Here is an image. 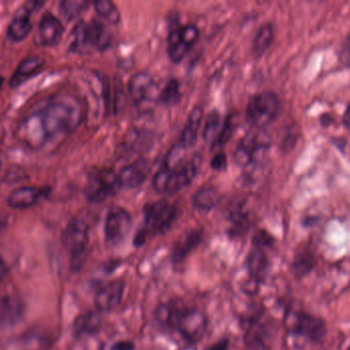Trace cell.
Instances as JSON below:
<instances>
[{
	"label": "cell",
	"instance_id": "30bf717a",
	"mask_svg": "<svg viewBox=\"0 0 350 350\" xmlns=\"http://www.w3.org/2000/svg\"><path fill=\"white\" fill-rule=\"evenodd\" d=\"M131 229V217L126 210L114 207L108 212L105 223L107 242L110 245L120 244Z\"/></svg>",
	"mask_w": 350,
	"mask_h": 350
},
{
	"label": "cell",
	"instance_id": "9a60e30c",
	"mask_svg": "<svg viewBox=\"0 0 350 350\" xmlns=\"http://www.w3.org/2000/svg\"><path fill=\"white\" fill-rule=\"evenodd\" d=\"M124 293V283L113 281L105 284L96 292L94 304L98 312H108L120 305Z\"/></svg>",
	"mask_w": 350,
	"mask_h": 350
},
{
	"label": "cell",
	"instance_id": "8992f818",
	"mask_svg": "<svg viewBox=\"0 0 350 350\" xmlns=\"http://www.w3.org/2000/svg\"><path fill=\"white\" fill-rule=\"evenodd\" d=\"M279 110L280 101L277 95L271 92H258L247 105V123L256 129H263L277 117Z\"/></svg>",
	"mask_w": 350,
	"mask_h": 350
},
{
	"label": "cell",
	"instance_id": "2e32d148",
	"mask_svg": "<svg viewBox=\"0 0 350 350\" xmlns=\"http://www.w3.org/2000/svg\"><path fill=\"white\" fill-rule=\"evenodd\" d=\"M269 325L260 320H250L247 324L245 343L250 350H269L273 334Z\"/></svg>",
	"mask_w": 350,
	"mask_h": 350
},
{
	"label": "cell",
	"instance_id": "603a6c76",
	"mask_svg": "<svg viewBox=\"0 0 350 350\" xmlns=\"http://www.w3.org/2000/svg\"><path fill=\"white\" fill-rule=\"evenodd\" d=\"M23 303L14 296L0 300V325H12L18 322L23 314Z\"/></svg>",
	"mask_w": 350,
	"mask_h": 350
},
{
	"label": "cell",
	"instance_id": "d4e9b609",
	"mask_svg": "<svg viewBox=\"0 0 350 350\" xmlns=\"http://www.w3.org/2000/svg\"><path fill=\"white\" fill-rule=\"evenodd\" d=\"M219 199L217 189L211 185L201 187L193 197V203L197 209L202 211H209L215 207Z\"/></svg>",
	"mask_w": 350,
	"mask_h": 350
},
{
	"label": "cell",
	"instance_id": "cb8c5ba5",
	"mask_svg": "<svg viewBox=\"0 0 350 350\" xmlns=\"http://www.w3.org/2000/svg\"><path fill=\"white\" fill-rule=\"evenodd\" d=\"M201 232H191L181 236L180 240L175 244L172 259L174 262H181L185 260V257L195 250L202 240Z\"/></svg>",
	"mask_w": 350,
	"mask_h": 350
},
{
	"label": "cell",
	"instance_id": "ba28073f",
	"mask_svg": "<svg viewBox=\"0 0 350 350\" xmlns=\"http://www.w3.org/2000/svg\"><path fill=\"white\" fill-rule=\"evenodd\" d=\"M269 147V137L261 132H253L241 140L234 153V162L238 166L246 168L259 162Z\"/></svg>",
	"mask_w": 350,
	"mask_h": 350
},
{
	"label": "cell",
	"instance_id": "d6a6232c",
	"mask_svg": "<svg viewBox=\"0 0 350 350\" xmlns=\"http://www.w3.org/2000/svg\"><path fill=\"white\" fill-rule=\"evenodd\" d=\"M178 32L181 40L189 49H191L199 38V29L195 25L189 24L180 27L178 28Z\"/></svg>",
	"mask_w": 350,
	"mask_h": 350
},
{
	"label": "cell",
	"instance_id": "d590c367",
	"mask_svg": "<svg viewBox=\"0 0 350 350\" xmlns=\"http://www.w3.org/2000/svg\"><path fill=\"white\" fill-rule=\"evenodd\" d=\"M340 60L345 65L350 66V32L345 38L342 49H341Z\"/></svg>",
	"mask_w": 350,
	"mask_h": 350
},
{
	"label": "cell",
	"instance_id": "4316f807",
	"mask_svg": "<svg viewBox=\"0 0 350 350\" xmlns=\"http://www.w3.org/2000/svg\"><path fill=\"white\" fill-rule=\"evenodd\" d=\"M189 51V47L183 42L179 36L178 28L175 29L168 37L167 51L170 60L175 62H180Z\"/></svg>",
	"mask_w": 350,
	"mask_h": 350
},
{
	"label": "cell",
	"instance_id": "e0dca14e",
	"mask_svg": "<svg viewBox=\"0 0 350 350\" xmlns=\"http://www.w3.org/2000/svg\"><path fill=\"white\" fill-rule=\"evenodd\" d=\"M150 172L151 166L147 160H137L120 171L118 174L119 187L122 189L137 188L147 180Z\"/></svg>",
	"mask_w": 350,
	"mask_h": 350
},
{
	"label": "cell",
	"instance_id": "d6986e66",
	"mask_svg": "<svg viewBox=\"0 0 350 350\" xmlns=\"http://www.w3.org/2000/svg\"><path fill=\"white\" fill-rule=\"evenodd\" d=\"M246 267L249 277L255 285L262 283L269 271V260L267 250L253 247L247 256Z\"/></svg>",
	"mask_w": 350,
	"mask_h": 350
},
{
	"label": "cell",
	"instance_id": "8fae6325",
	"mask_svg": "<svg viewBox=\"0 0 350 350\" xmlns=\"http://www.w3.org/2000/svg\"><path fill=\"white\" fill-rule=\"evenodd\" d=\"M290 331L295 336L318 342L324 338L327 329L326 324L322 318L312 316V314L299 312L294 316L291 326H290Z\"/></svg>",
	"mask_w": 350,
	"mask_h": 350
},
{
	"label": "cell",
	"instance_id": "52a82bcc",
	"mask_svg": "<svg viewBox=\"0 0 350 350\" xmlns=\"http://www.w3.org/2000/svg\"><path fill=\"white\" fill-rule=\"evenodd\" d=\"M120 189L118 175L111 170L94 171L88 177L85 185L86 197L92 203H103Z\"/></svg>",
	"mask_w": 350,
	"mask_h": 350
},
{
	"label": "cell",
	"instance_id": "5b68a950",
	"mask_svg": "<svg viewBox=\"0 0 350 350\" xmlns=\"http://www.w3.org/2000/svg\"><path fill=\"white\" fill-rule=\"evenodd\" d=\"M64 247L71 258V267L74 271L81 268L86 258L90 236L85 222L79 219L72 220L68 223L62 236Z\"/></svg>",
	"mask_w": 350,
	"mask_h": 350
},
{
	"label": "cell",
	"instance_id": "f1b7e54d",
	"mask_svg": "<svg viewBox=\"0 0 350 350\" xmlns=\"http://www.w3.org/2000/svg\"><path fill=\"white\" fill-rule=\"evenodd\" d=\"M221 119L217 111H212L206 119L203 129V138L206 142H215L221 131Z\"/></svg>",
	"mask_w": 350,
	"mask_h": 350
},
{
	"label": "cell",
	"instance_id": "44dd1931",
	"mask_svg": "<svg viewBox=\"0 0 350 350\" xmlns=\"http://www.w3.org/2000/svg\"><path fill=\"white\" fill-rule=\"evenodd\" d=\"M203 109L201 107H195L189 113L187 118V125L181 133L179 144L185 149L191 147L197 142L198 131L201 127L202 119H203Z\"/></svg>",
	"mask_w": 350,
	"mask_h": 350
},
{
	"label": "cell",
	"instance_id": "4dcf8cb0",
	"mask_svg": "<svg viewBox=\"0 0 350 350\" xmlns=\"http://www.w3.org/2000/svg\"><path fill=\"white\" fill-rule=\"evenodd\" d=\"M181 92L180 86H179L178 82L176 79H172L165 88H163L161 92H160L159 99H161L162 102L165 105L177 104L180 101Z\"/></svg>",
	"mask_w": 350,
	"mask_h": 350
},
{
	"label": "cell",
	"instance_id": "7402d4cb",
	"mask_svg": "<svg viewBox=\"0 0 350 350\" xmlns=\"http://www.w3.org/2000/svg\"><path fill=\"white\" fill-rule=\"evenodd\" d=\"M102 326V318L94 312H85L74 322V333L77 336H92L98 332Z\"/></svg>",
	"mask_w": 350,
	"mask_h": 350
},
{
	"label": "cell",
	"instance_id": "e575fe53",
	"mask_svg": "<svg viewBox=\"0 0 350 350\" xmlns=\"http://www.w3.org/2000/svg\"><path fill=\"white\" fill-rule=\"evenodd\" d=\"M273 238H271V234H267L265 230H259L253 238V247H257V248L267 250L273 246Z\"/></svg>",
	"mask_w": 350,
	"mask_h": 350
},
{
	"label": "cell",
	"instance_id": "f35d334b",
	"mask_svg": "<svg viewBox=\"0 0 350 350\" xmlns=\"http://www.w3.org/2000/svg\"><path fill=\"white\" fill-rule=\"evenodd\" d=\"M228 347H230V342H228V339H221L214 345H210L205 350H228Z\"/></svg>",
	"mask_w": 350,
	"mask_h": 350
},
{
	"label": "cell",
	"instance_id": "9c48e42d",
	"mask_svg": "<svg viewBox=\"0 0 350 350\" xmlns=\"http://www.w3.org/2000/svg\"><path fill=\"white\" fill-rule=\"evenodd\" d=\"M129 92L133 102L143 111L150 110L160 97L155 80L145 72H139L131 78Z\"/></svg>",
	"mask_w": 350,
	"mask_h": 350
},
{
	"label": "cell",
	"instance_id": "ab89813d",
	"mask_svg": "<svg viewBox=\"0 0 350 350\" xmlns=\"http://www.w3.org/2000/svg\"><path fill=\"white\" fill-rule=\"evenodd\" d=\"M6 275H8V266H6L5 263L0 257V282L3 281Z\"/></svg>",
	"mask_w": 350,
	"mask_h": 350
},
{
	"label": "cell",
	"instance_id": "83f0119b",
	"mask_svg": "<svg viewBox=\"0 0 350 350\" xmlns=\"http://www.w3.org/2000/svg\"><path fill=\"white\" fill-rule=\"evenodd\" d=\"M94 8L98 16L112 24L120 22L121 14L118 8L110 0H98L94 2Z\"/></svg>",
	"mask_w": 350,
	"mask_h": 350
},
{
	"label": "cell",
	"instance_id": "f546056e",
	"mask_svg": "<svg viewBox=\"0 0 350 350\" xmlns=\"http://www.w3.org/2000/svg\"><path fill=\"white\" fill-rule=\"evenodd\" d=\"M88 5V2L84 0H65L59 4V12L64 18L72 21L77 18Z\"/></svg>",
	"mask_w": 350,
	"mask_h": 350
},
{
	"label": "cell",
	"instance_id": "ac0fdd59",
	"mask_svg": "<svg viewBox=\"0 0 350 350\" xmlns=\"http://www.w3.org/2000/svg\"><path fill=\"white\" fill-rule=\"evenodd\" d=\"M49 195V189L42 187H21L10 193L8 203L12 209L32 207Z\"/></svg>",
	"mask_w": 350,
	"mask_h": 350
},
{
	"label": "cell",
	"instance_id": "7bdbcfd3",
	"mask_svg": "<svg viewBox=\"0 0 350 350\" xmlns=\"http://www.w3.org/2000/svg\"><path fill=\"white\" fill-rule=\"evenodd\" d=\"M2 84H3V78L0 77V90H1Z\"/></svg>",
	"mask_w": 350,
	"mask_h": 350
},
{
	"label": "cell",
	"instance_id": "277c9868",
	"mask_svg": "<svg viewBox=\"0 0 350 350\" xmlns=\"http://www.w3.org/2000/svg\"><path fill=\"white\" fill-rule=\"evenodd\" d=\"M178 216V210L170 201H159L145 209V228L135 236V245H143L150 234H162L170 229Z\"/></svg>",
	"mask_w": 350,
	"mask_h": 350
},
{
	"label": "cell",
	"instance_id": "1f68e13d",
	"mask_svg": "<svg viewBox=\"0 0 350 350\" xmlns=\"http://www.w3.org/2000/svg\"><path fill=\"white\" fill-rule=\"evenodd\" d=\"M312 257L306 252H301L295 257L293 263L294 273L297 277H304L312 268Z\"/></svg>",
	"mask_w": 350,
	"mask_h": 350
},
{
	"label": "cell",
	"instance_id": "8d00e7d4",
	"mask_svg": "<svg viewBox=\"0 0 350 350\" xmlns=\"http://www.w3.org/2000/svg\"><path fill=\"white\" fill-rule=\"evenodd\" d=\"M226 156L224 153H218L214 156L211 162V166L216 171H222L226 168Z\"/></svg>",
	"mask_w": 350,
	"mask_h": 350
},
{
	"label": "cell",
	"instance_id": "7c38bea8",
	"mask_svg": "<svg viewBox=\"0 0 350 350\" xmlns=\"http://www.w3.org/2000/svg\"><path fill=\"white\" fill-rule=\"evenodd\" d=\"M162 168H165L168 174L167 192H176L187 186L195 178L200 168V158L198 156L187 158L172 170L163 166Z\"/></svg>",
	"mask_w": 350,
	"mask_h": 350
},
{
	"label": "cell",
	"instance_id": "484cf974",
	"mask_svg": "<svg viewBox=\"0 0 350 350\" xmlns=\"http://www.w3.org/2000/svg\"><path fill=\"white\" fill-rule=\"evenodd\" d=\"M275 37L273 26L265 24L258 29L253 41V51L255 55H261L271 47Z\"/></svg>",
	"mask_w": 350,
	"mask_h": 350
},
{
	"label": "cell",
	"instance_id": "836d02e7",
	"mask_svg": "<svg viewBox=\"0 0 350 350\" xmlns=\"http://www.w3.org/2000/svg\"><path fill=\"white\" fill-rule=\"evenodd\" d=\"M234 125H236V123H234V117H228V118L226 119L224 127H222L217 139L214 142V146L219 148L226 145V144L228 143V140L232 137V133H234Z\"/></svg>",
	"mask_w": 350,
	"mask_h": 350
},
{
	"label": "cell",
	"instance_id": "ffe728a7",
	"mask_svg": "<svg viewBox=\"0 0 350 350\" xmlns=\"http://www.w3.org/2000/svg\"><path fill=\"white\" fill-rule=\"evenodd\" d=\"M43 65H44V61L40 57H30L23 60L10 78V86L12 88H16V86L24 84L32 76L36 75L42 69Z\"/></svg>",
	"mask_w": 350,
	"mask_h": 350
},
{
	"label": "cell",
	"instance_id": "60d3db41",
	"mask_svg": "<svg viewBox=\"0 0 350 350\" xmlns=\"http://www.w3.org/2000/svg\"><path fill=\"white\" fill-rule=\"evenodd\" d=\"M343 125L350 129V103L347 106V110H345V114H343Z\"/></svg>",
	"mask_w": 350,
	"mask_h": 350
},
{
	"label": "cell",
	"instance_id": "74e56055",
	"mask_svg": "<svg viewBox=\"0 0 350 350\" xmlns=\"http://www.w3.org/2000/svg\"><path fill=\"white\" fill-rule=\"evenodd\" d=\"M111 350H135V345L131 341H119L113 345Z\"/></svg>",
	"mask_w": 350,
	"mask_h": 350
},
{
	"label": "cell",
	"instance_id": "5bb4252c",
	"mask_svg": "<svg viewBox=\"0 0 350 350\" xmlns=\"http://www.w3.org/2000/svg\"><path fill=\"white\" fill-rule=\"evenodd\" d=\"M64 27L61 21L51 12H45L39 22L35 41L41 47H53L63 36Z\"/></svg>",
	"mask_w": 350,
	"mask_h": 350
},
{
	"label": "cell",
	"instance_id": "3957f363",
	"mask_svg": "<svg viewBox=\"0 0 350 350\" xmlns=\"http://www.w3.org/2000/svg\"><path fill=\"white\" fill-rule=\"evenodd\" d=\"M112 35L110 30L100 21L80 22L72 30L70 49L77 53L105 51L110 47Z\"/></svg>",
	"mask_w": 350,
	"mask_h": 350
},
{
	"label": "cell",
	"instance_id": "b9f144b4",
	"mask_svg": "<svg viewBox=\"0 0 350 350\" xmlns=\"http://www.w3.org/2000/svg\"><path fill=\"white\" fill-rule=\"evenodd\" d=\"M5 220L3 219V218L0 217V230L3 229L4 227H5Z\"/></svg>",
	"mask_w": 350,
	"mask_h": 350
},
{
	"label": "cell",
	"instance_id": "6da1fadb",
	"mask_svg": "<svg viewBox=\"0 0 350 350\" xmlns=\"http://www.w3.org/2000/svg\"><path fill=\"white\" fill-rule=\"evenodd\" d=\"M82 107L71 95H62L51 99L40 110L29 117L24 125L28 142L39 145L42 142H55L79 127Z\"/></svg>",
	"mask_w": 350,
	"mask_h": 350
},
{
	"label": "cell",
	"instance_id": "7a4b0ae2",
	"mask_svg": "<svg viewBox=\"0 0 350 350\" xmlns=\"http://www.w3.org/2000/svg\"><path fill=\"white\" fill-rule=\"evenodd\" d=\"M154 316L158 324L178 333L183 340L191 345L201 341L207 330V318L201 310L177 302L160 304Z\"/></svg>",
	"mask_w": 350,
	"mask_h": 350
},
{
	"label": "cell",
	"instance_id": "4fadbf2b",
	"mask_svg": "<svg viewBox=\"0 0 350 350\" xmlns=\"http://www.w3.org/2000/svg\"><path fill=\"white\" fill-rule=\"evenodd\" d=\"M41 4L42 3L36 1L27 2L23 8L16 12L12 22L8 25V33H6L8 40L12 42H18L30 34L31 29H32L31 14L34 10H38Z\"/></svg>",
	"mask_w": 350,
	"mask_h": 350
}]
</instances>
